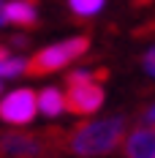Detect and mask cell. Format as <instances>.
<instances>
[{"mask_svg":"<svg viewBox=\"0 0 155 158\" xmlns=\"http://www.w3.org/2000/svg\"><path fill=\"white\" fill-rule=\"evenodd\" d=\"M123 139L125 117H101V120H90V123L79 126L68 139V150L82 158H101L114 153Z\"/></svg>","mask_w":155,"mask_h":158,"instance_id":"obj_1","label":"cell"},{"mask_svg":"<svg viewBox=\"0 0 155 158\" xmlns=\"http://www.w3.org/2000/svg\"><path fill=\"white\" fill-rule=\"evenodd\" d=\"M87 49H90V35H71V38H65V41L49 44V47L38 49L30 60H27L25 74H30V77L57 74L65 65H71L74 60H79L82 55H87Z\"/></svg>","mask_w":155,"mask_h":158,"instance_id":"obj_2","label":"cell"},{"mask_svg":"<svg viewBox=\"0 0 155 158\" xmlns=\"http://www.w3.org/2000/svg\"><path fill=\"white\" fill-rule=\"evenodd\" d=\"M65 112L79 114V117H87L104 106L106 93H104V85L95 79L93 71L87 68H76L65 77Z\"/></svg>","mask_w":155,"mask_h":158,"instance_id":"obj_3","label":"cell"},{"mask_svg":"<svg viewBox=\"0 0 155 158\" xmlns=\"http://www.w3.org/2000/svg\"><path fill=\"white\" fill-rule=\"evenodd\" d=\"M38 114L35 93L30 87H16L11 93L0 95V120L8 126H30Z\"/></svg>","mask_w":155,"mask_h":158,"instance_id":"obj_4","label":"cell"},{"mask_svg":"<svg viewBox=\"0 0 155 158\" xmlns=\"http://www.w3.org/2000/svg\"><path fill=\"white\" fill-rule=\"evenodd\" d=\"M41 139H35L30 134H19L8 131L0 136V153L6 158H38L41 156Z\"/></svg>","mask_w":155,"mask_h":158,"instance_id":"obj_5","label":"cell"},{"mask_svg":"<svg viewBox=\"0 0 155 158\" xmlns=\"http://www.w3.org/2000/svg\"><path fill=\"white\" fill-rule=\"evenodd\" d=\"M125 158H155V128H136L123 139Z\"/></svg>","mask_w":155,"mask_h":158,"instance_id":"obj_6","label":"cell"},{"mask_svg":"<svg viewBox=\"0 0 155 158\" xmlns=\"http://www.w3.org/2000/svg\"><path fill=\"white\" fill-rule=\"evenodd\" d=\"M3 19L6 25H19V27H30L38 19V11H35V3L33 0H11L3 6Z\"/></svg>","mask_w":155,"mask_h":158,"instance_id":"obj_7","label":"cell"},{"mask_svg":"<svg viewBox=\"0 0 155 158\" xmlns=\"http://www.w3.org/2000/svg\"><path fill=\"white\" fill-rule=\"evenodd\" d=\"M35 106H38V114L60 117L65 112V93L60 87H44V90L35 93Z\"/></svg>","mask_w":155,"mask_h":158,"instance_id":"obj_8","label":"cell"},{"mask_svg":"<svg viewBox=\"0 0 155 158\" xmlns=\"http://www.w3.org/2000/svg\"><path fill=\"white\" fill-rule=\"evenodd\" d=\"M68 6L76 16H95L104 11L106 0H68Z\"/></svg>","mask_w":155,"mask_h":158,"instance_id":"obj_9","label":"cell"},{"mask_svg":"<svg viewBox=\"0 0 155 158\" xmlns=\"http://www.w3.org/2000/svg\"><path fill=\"white\" fill-rule=\"evenodd\" d=\"M25 65H27V60L25 57H6V60H0V82L3 79H16L19 74H25Z\"/></svg>","mask_w":155,"mask_h":158,"instance_id":"obj_10","label":"cell"},{"mask_svg":"<svg viewBox=\"0 0 155 158\" xmlns=\"http://www.w3.org/2000/svg\"><path fill=\"white\" fill-rule=\"evenodd\" d=\"M144 71H147L150 77H155V47L144 52Z\"/></svg>","mask_w":155,"mask_h":158,"instance_id":"obj_11","label":"cell"},{"mask_svg":"<svg viewBox=\"0 0 155 158\" xmlns=\"http://www.w3.org/2000/svg\"><path fill=\"white\" fill-rule=\"evenodd\" d=\"M144 123H147L150 128H155V101L147 106V112H144Z\"/></svg>","mask_w":155,"mask_h":158,"instance_id":"obj_12","label":"cell"},{"mask_svg":"<svg viewBox=\"0 0 155 158\" xmlns=\"http://www.w3.org/2000/svg\"><path fill=\"white\" fill-rule=\"evenodd\" d=\"M8 55H11V52H8V49H6V47H0V60H6V57H8Z\"/></svg>","mask_w":155,"mask_h":158,"instance_id":"obj_13","label":"cell"},{"mask_svg":"<svg viewBox=\"0 0 155 158\" xmlns=\"http://www.w3.org/2000/svg\"><path fill=\"white\" fill-rule=\"evenodd\" d=\"M3 6H6V3L0 0V25H6V19H3Z\"/></svg>","mask_w":155,"mask_h":158,"instance_id":"obj_14","label":"cell"},{"mask_svg":"<svg viewBox=\"0 0 155 158\" xmlns=\"http://www.w3.org/2000/svg\"><path fill=\"white\" fill-rule=\"evenodd\" d=\"M0 95H3V85H0Z\"/></svg>","mask_w":155,"mask_h":158,"instance_id":"obj_15","label":"cell"}]
</instances>
